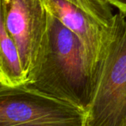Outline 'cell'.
I'll return each mask as SVG.
<instances>
[{"label":"cell","instance_id":"6da1fadb","mask_svg":"<svg viewBox=\"0 0 126 126\" xmlns=\"http://www.w3.org/2000/svg\"><path fill=\"white\" fill-rule=\"evenodd\" d=\"M99 78L79 39L49 13L47 35L27 84L86 112Z\"/></svg>","mask_w":126,"mask_h":126},{"label":"cell","instance_id":"7a4b0ae2","mask_svg":"<svg viewBox=\"0 0 126 126\" xmlns=\"http://www.w3.org/2000/svg\"><path fill=\"white\" fill-rule=\"evenodd\" d=\"M83 126H126V15L119 11L110 26L98 85Z\"/></svg>","mask_w":126,"mask_h":126},{"label":"cell","instance_id":"3957f363","mask_svg":"<svg viewBox=\"0 0 126 126\" xmlns=\"http://www.w3.org/2000/svg\"><path fill=\"white\" fill-rule=\"evenodd\" d=\"M85 111L28 85L0 82V126H83Z\"/></svg>","mask_w":126,"mask_h":126},{"label":"cell","instance_id":"277c9868","mask_svg":"<svg viewBox=\"0 0 126 126\" xmlns=\"http://www.w3.org/2000/svg\"><path fill=\"white\" fill-rule=\"evenodd\" d=\"M4 23L15 41L28 80L48 29L49 13L42 0H2Z\"/></svg>","mask_w":126,"mask_h":126},{"label":"cell","instance_id":"5b68a950","mask_svg":"<svg viewBox=\"0 0 126 126\" xmlns=\"http://www.w3.org/2000/svg\"><path fill=\"white\" fill-rule=\"evenodd\" d=\"M50 14L79 39L92 64L100 71L110 37V27L101 25L84 10L66 0H42Z\"/></svg>","mask_w":126,"mask_h":126},{"label":"cell","instance_id":"8992f818","mask_svg":"<svg viewBox=\"0 0 126 126\" xmlns=\"http://www.w3.org/2000/svg\"><path fill=\"white\" fill-rule=\"evenodd\" d=\"M0 82L10 86L27 82L16 45L5 26L2 0H0Z\"/></svg>","mask_w":126,"mask_h":126},{"label":"cell","instance_id":"52a82bcc","mask_svg":"<svg viewBox=\"0 0 126 126\" xmlns=\"http://www.w3.org/2000/svg\"><path fill=\"white\" fill-rule=\"evenodd\" d=\"M84 10L101 25L109 28L114 15L111 5L106 0H66Z\"/></svg>","mask_w":126,"mask_h":126},{"label":"cell","instance_id":"ba28073f","mask_svg":"<svg viewBox=\"0 0 126 126\" xmlns=\"http://www.w3.org/2000/svg\"><path fill=\"white\" fill-rule=\"evenodd\" d=\"M109 3L113 7H116L118 11L126 15V0H108Z\"/></svg>","mask_w":126,"mask_h":126},{"label":"cell","instance_id":"9c48e42d","mask_svg":"<svg viewBox=\"0 0 126 126\" xmlns=\"http://www.w3.org/2000/svg\"><path fill=\"white\" fill-rule=\"evenodd\" d=\"M17 126H54V125H43V124H29V125H17Z\"/></svg>","mask_w":126,"mask_h":126},{"label":"cell","instance_id":"30bf717a","mask_svg":"<svg viewBox=\"0 0 126 126\" xmlns=\"http://www.w3.org/2000/svg\"><path fill=\"white\" fill-rule=\"evenodd\" d=\"M106 1H107V2H108V0H106ZM108 3H109V2H108Z\"/></svg>","mask_w":126,"mask_h":126}]
</instances>
